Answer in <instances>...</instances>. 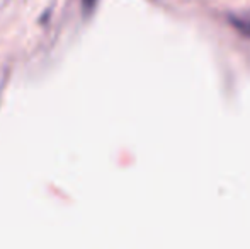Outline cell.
Returning <instances> with one entry per match:
<instances>
[{"label":"cell","instance_id":"7a4b0ae2","mask_svg":"<svg viewBox=\"0 0 250 249\" xmlns=\"http://www.w3.org/2000/svg\"><path fill=\"white\" fill-rule=\"evenodd\" d=\"M97 2H99V0H82V5H83V10H85V12H87V14L94 12V9H96Z\"/></svg>","mask_w":250,"mask_h":249},{"label":"cell","instance_id":"6da1fadb","mask_svg":"<svg viewBox=\"0 0 250 249\" xmlns=\"http://www.w3.org/2000/svg\"><path fill=\"white\" fill-rule=\"evenodd\" d=\"M231 24L237 31H240L244 36H249L250 38V16L249 17H230Z\"/></svg>","mask_w":250,"mask_h":249}]
</instances>
